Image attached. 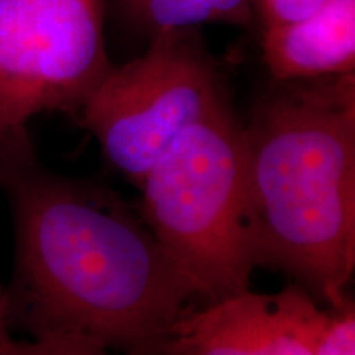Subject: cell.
Here are the masks:
<instances>
[{
    "label": "cell",
    "mask_w": 355,
    "mask_h": 355,
    "mask_svg": "<svg viewBox=\"0 0 355 355\" xmlns=\"http://www.w3.org/2000/svg\"><path fill=\"white\" fill-rule=\"evenodd\" d=\"M0 191L15 232L6 288L10 329L162 355L199 295L144 219L114 191L44 166L28 130L0 139Z\"/></svg>",
    "instance_id": "1"
},
{
    "label": "cell",
    "mask_w": 355,
    "mask_h": 355,
    "mask_svg": "<svg viewBox=\"0 0 355 355\" xmlns=\"http://www.w3.org/2000/svg\"><path fill=\"white\" fill-rule=\"evenodd\" d=\"M277 84L242 125L257 266L339 309L355 270V73Z\"/></svg>",
    "instance_id": "2"
},
{
    "label": "cell",
    "mask_w": 355,
    "mask_h": 355,
    "mask_svg": "<svg viewBox=\"0 0 355 355\" xmlns=\"http://www.w3.org/2000/svg\"><path fill=\"white\" fill-rule=\"evenodd\" d=\"M139 189L141 219L199 298L247 290L257 257L245 141L227 96L173 141Z\"/></svg>",
    "instance_id": "3"
},
{
    "label": "cell",
    "mask_w": 355,
    "mask_h": 355,
    "mask_svg": "<svg viewBox=\"0 0 355 355\" xmlns=\"http://www.w3.org/2000/svg\"><path fill=\"white\" fill-rule=\"evenodd\" d=\"M222 96L219 69L199 33L175 30L150 38L135 60L112 66L74 119L109 165L140 188L173 141Z\"/></svg>",
    "instance_id": "4"
},
{
    "label": "cell",
    "mask_w": 355,
    "mask_h": 355,
    "mask_svg": "<svg viewBox=\"0 0 355 355\" xmlns=\"http://www.w3.org/2000/svg\"><path fill=\"white\" fill-rule=\"evenodd\" d=\"M104 0H0V139L44 112L76 117L112 68Z\"/></svg>",
    "instance_id": "5"
},
{
    "label": "cell",
    "mask_w": 355,
    "mask_h": 355,
    "mask_svg": "<svg viewBox=\"0 0 355 355\" xmlns=\"http://www.w3.org/2000/svg\"><path fill=\"white\" fill-rule=\"evenodd\" d=\"M331 319L301 285L277 293L242 290L173 326L162 355H314Z\"/></svg>",
    "instance_id": "6"
},
{
    "label": "cell",
    "mask_w": 355,
    "mask_h": 355,
    "mask_svg": "<svg viewBox=\"0 0 355 355\" xmlns=\"http://www.w3.org/2000/svg\"><path fill=\"white\" fill-rule=\"evenodd\" d=\"M275 83L355 73V0H329L301 19L261 28Z\"/></svg>",
    "instance_id": "7"
},
{
    "label": "cell",
    "mask_w": 355,
    "mask_h": 355,
    "mask_svg": "<svg viewBox=\"0 0 355 355\" xmlns=\"http://www.w3.org/2000/svg\"><path fill=\"white\" fill-rule=\"evenodd\" d=\"M119 6L150 38L207 24L248 26L255 20L254 0H119Z\"/></svg>",
    "instance_id": "8"
},
{
    "label": "cell",
    "mask_w": 355,
    "mask_h": 355,
    "mask_svg": "<svg viewBox=\"0 0 355 355\" xmlns=\"http://www.w3.org/2000/svg\"><path fill=\"white\" fill-rule=\"evenodd\" d=\"M314 355H355V308L352 301L339 309H331V319Z\"/></svg>",
    "instance_id": "9"
},
{
    "label": "cell",
    "mask_w": 355,
    "mask_h": 355,
    "mask_svg": "<svg viewBox=\"0 0 355 355\" xmlns=\"http://www.w3.org/2000/svg\"><path fill=\"white\" fill-rule=\"evenodd\" d=\"M32 355H137L114 352L89 337L78 334L50 332L32 337L30 340Z\"/></svg>",
    "instance_id": "10"
},
{
    "label": "cell",
    "mask_w": 355,
    "mask_h": 355,
    "mask_svg": "<svg viewBox=\"0 0 355 355\" xmlns=\"http://www.w3.org/2000/svg\"><path fill=\"white\" fill-rule=\"evenodd\" d=\"M329 0H254L255 19L261 28L268 25L285 24L308 15Z\"/></svg>",
    "instance_id": "11"
},
{
    "label": "cell",
    "mask_w": 355,
    "mask_h": 355,
    "mask_svg": "<svg viewBox=\"0 0 355 355\" xmlns=\"http://www.w3.org/2000/svg\"><path fill=\"white\" fill-rule=\"evenodd\" d=\"M10 331L12 329H10V322H8L6 286H2V283H0V345L6 344L7 340L12 339Z\"/></svg>",
    "instance_id": "12"
},
{
    "label": "cell",
    "mask_w": 355,
    "mask_h": 355,
    "mask_svg": "<svg viewBox=\"0 0 355 355\" xmlns=\"http://www.w3.org/2000/svg\"><path fill=\"white\" fill-rule=\"evenodd\" d=\"M0 355H32L30 340H15L12 337L6 344L0 345Z\"/></svg>",
    "instance_id": "13"
}]
</instances>
